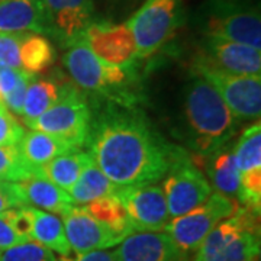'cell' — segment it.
I'll return each mask as SVG.
<instances>
[{
    "instance_id": "6da1fadb",
    "label": "cell",
    "mask_w": 261,
    "mask_h": 261,
    "mask_svg": "<svg viewBox=\"0 0 261 261\" xmlns=\"http://www.w3.org/2000/svg\"><path fill=\"white\" fill-rule=\"evenodd\" d=\"M86 152L119 187L157 183L187 152L168 144L134 105L106 100L92 115Z\"/></svg>"
},
{
    "instance_id": "7a4b0ae2",
    "label": "cell",
    "mask_w": 261,
    "mask_h": 261,
    "mask_svg": "<svg viewBox=\"0 0 261 261\" xmlns=\"http://www.w3.org/2000/svg\"><path fill=\"white\" fill-rule=\"evenodd\" d=\"M183 115L189 142L205 159L224 148L238 125L214 86L199 74H193L185 89Z\"/></svg>"
},
{
    "instance_id": "3957f363",
    "label": "cell",
    "mask_w": 261,
    "mask_h": 261,
    "mask_svg": "<svg viewBox=\"0 0 261 261\" xmlns=\"http://www.w3.org/2000/svg\"><path fill=\"white\" fill-rule=\"evenodd\" d=\"M258 215L240 206L206 235L192 261H255L260 255Z\"/></svg>"
},
{
    "instance_id": "277c9868",
    "label": "cell",
    "mask_w": 261,
    "mask_h": 261,
    "mask_svg": "<svg viewBox=\"0 0 261 261\" xmlns=\"http://www.w3.org/2000/svg\"><path fill=\"white\" fill-rule=\"evenodd\" d=\"M63 63L77 89L83 90L84 94H100L111 102L132 105L125 92L129 82L128 68L130 67L123 68L106 64L97 58L87 45L84 34L67 45Z\"/></svg>"
},
{
    "instance_id": "5b68a950",
    "label": "cell",
    "mask_w": 261,
    "mask_h": 261,
    "mask_svg": "<svg viewBox=\"0 0 261 261\" xmlns=\"http://www.w3.org/2000/svg\"><path fill=\"white\" fill-rule=\"evenodd\" d=\"M202 32L261 51L260 9L250 0H212L202 19Z\"/></svg>"
},
{
    "instance_id": "8992f818",
    "label": "cell",
    "mask_w": 261,
    "mask_h": 261,
    "mask_svg": "<svg viewBox=\"0 0 261 261\" xmlns=\"http://www.w3.org/2000/svg\"><path fill=\"white\" fill-rule=\"evenodd\" d=\"M93 111L86 94L73 86H64L58 102L35 121L27 123L31 130H39L68 141L75 148L84 147Z\"/></svg>"
},
{
    "instance_id": "52a82bcc",
    "label": "cell",
    "mask_w": 261,
    "mask_h": 261,
    "mask_svg": "<svg viewBox=\"0 0 261 261\" xmlns=\"http://www.w3.org/2000/svg\"><path fill=\"white\" fill-rule=\"evenodd\" d=\"M181 20V0H145L126 22L137 58H148L173 38Z\"/></svg>"
},
{
    "instance_id": "ba28073f",
    "label": "cell",
    "mask_w": 261,
    "mask_h": 261,
    "mask_svg": "<svg viewBox=\"0 0 261 261\" xmlns=\"http://www.w3.org/2000/svg\"><path fill=\"white\" fill-rule=\"evenodd\" d=\"M195 74L202 75L215 87L231 111L241 121H258L261 115V75H240L226 73L196 58Z\"/></svg>"
},
{
    "instance_id": "9c48e42d",
    "label": "cell",
    "mask_w": 261,
    "mask_h": 261,
    "mask_svg": "<svg viewBox=\"0 0 261 261\" xmlns=\"http://www.w3.org/2000/svg\"><path fill=\"white\" fill-rule=\"evenodd\" d=\"M237 209L238 203L235 199L214 190L200 206L181 216L170 219L164 232H167L183 251H196L206 235L219 222L232 216Z\"/></svg>"
},
{
    "instance_id": "30bf717a",
    "label": "cell",
    "mask_w": 261,
    "mask_h": 261,
    "mask_svg": "<svg viewBox=\"0 0 261 261\" xmlns=\"http://www.w3.org/2000/svg\"><path fill=\"white\" fill-rule=\"evenodd\" d=\"M163 185L171 219L200 206L214 192L205 173L197 168L189 155L171 167Z\"/></svg>"
},
{
    "instance_id": "8fae6325",
    "label": "cell",
    "mask_w": 261,
    "mask_h": 261,
    "mask_svg": "<svg viewBox=\"0 0 261 261\" xmlns=\"http://www.w3.org/2000/svg\"><path fill=\"white\" fill-rule=\"evenodd\" d=\"M118 197L134 232L164 231L171 219L163 186L157 183L122 187Z\"/></svg>"
},
{
    "instance_id": "7c38bea8",
    "label": "cell",
    "mask_w": 261,
    "mask_h": 261,
    "mask_svg": "<svg viewBox=\"0 0 261 261\" xmlns=\"http://www.w3.org/2000/svg\"><path fill=\"white\" fill-rule=\"evenodd\" d=\"M84 38L94 56L106 64L126 68L137 60L135 41L126 23L92 22Z\"/></svg>"
},
{
    "instance_id": "4fadbf2b",
    "label": "cell",
    "mask_w": 261,
    "mask_h": 261,
    "mask_svg": "<svg viewBox=\"0 0 261 261\" xmlns=\"http://www.w3.org/2000/svg\"><path fill=\"white\" fill-rule=\"evenodd\" d=\"M61 218L65 237L70 243L71 251L75 254L108 250L118 245L125 238L108 225L86 214L82 206H73Z\"/></svg>"
},
{
    "instance_id": "5bb4252c",
    "label": "cell",
    "mask_w": 261,
    "mask_h": 261,
    "mask_svg": "<svg viewBox=\"0 0 261 261\" xmlns=\"http://www.w3.org/2000/svg\"><path fill=\"white\" fill-rule=\"evenodd\" d=\"M196 58L226 73L240 75L261 74L260 49L222 38H203L200 44V53Z\"/></svg>"
},
{
    "instance_id": "9a60e30c",
    "label": "cell",
    "mask_w": 261,
    "mask_h": 261,
    "mask_svg": "<svg viewBox=\"0 0 261 261\" xmlns=\"http://www.w3.org/2000/svg\"><path fill=\"white\" fill-rule=\"evenodd\" d=\"M113 254L116 261H189L187 252L164 231L129 233Z\"/></svg>"
},
{
    "instance_id": "2e32d148",
    "label": "cell",
    "mask_w": 261,
    "mask_h": 261,
    "mask_svg": "<svg viewBox=\"0 0 261 261\" xmlns=\"http://www.w3.org/2000/svg\"><path fill=\"white\" fill-rule=\"evenodd\" d=\"M0 32L51 35L53 25L44 0H0Z\"/></svg>"
},
{
    "instance_id": "e0dca14e",
    "label": "cell",
    "mask_w": 261,
    "mask_h": 261,
    "mask_svg": "<svg viewBox=\"0 0 261 261\" xmlns=\"http://www.w3.org/2000/svg\"><path fill=\"white\" fill-rule=\"evenodd\" d=\"M47 5L53 37L67 47L82 37L93 22V0H44Z\"/></svg>"
},
{
    "instance_id": "ac0fdd59",
    "label": "cell",
    "mask_w": 261,
    "mask_h": 261,
    "mask_svg": "<svg viewBox=\"0 0 261 261\" xmlns=\"http://www.w3.org/2000/svg\"><path fill=\"white\" fill-rule=\"evenodd\" d=\"M25 206H34L49 214H67L75 206L68 193L44 177H32L16 183Z\"/></svg>"
},
{
    "instance_id": "d6986e66",
    "label": "cell",
    "mask_w": 261,
    "mask_h": 261,
    "mask_svg": "<svg viewBox=\"0 0 261 261\" xmlns=\"http://www.w3.org/2000/svg\"><path fill=\"white\" fill-rule=\"evenodd\" d=\"M18 148L23 160L29 166L35 168L45 166L47 163L63 154L79 151V148H75L68 141L39 130L25 132L23 138L19 142Z\"/></svg>"
},
{
    "instance_id": "ffe728a7",
    "label": "cell",
    "mask_w": 261,
    "mask_h": 261,
    "mask_svg": "<svg viewBox=\"0 0 261 261\" xmlns=\"http://www.w3.org/2000/svg\"><path fill=\"white\" fill-rule=\"evenodd\" d=\"M28 207L31 216V240L44 245L53 252H58L61 257L71 254V247L65 237L63 221L54 214L37 209L34 206Z\"/></svg>"
},
{
    "instance_id": "44dd1931",
    "label": "cell",
    "mask_w": 261,
    "mask_h": 261,
    "mask_svg": "<svg viewBox=\"0 0 261 261\" xmlns=\"http://www.w3.org/2000/svg\"><path fill=\"white\" fill-rule=\"evenodd\" d=\"M122 187L113 185L92 160L80 173L75 183L65 190L75 206H83L106 196H118Z\"/></svg>"
},
{
    "instance_id": "7402d4cb",
    "label": "cell",
    "mask_w": 261,
    "mask_h": 261,
    "mask_svg": "<svg viewBox=\"0 0 261 261\" xmlns=\"http://www.w3.org/2000/svg\"><path fill=\"white\" fill-rule=\"evenodd\" d=\"M63 90L64 86H60L54 80L35 79L32 75L22 108L20 118L23 119V123L27 125L29 122L35 121L41 115L47 112L49 108H53L61 97Z\"/></svg>"
},
{
    "instance_id": "603a6c76",
    "label": "cell",
    "mask_w": 261,
    "mask_h": 261,
    "mask_svg": "<svg viewBox=\"0 0 261 261\" xmlns=\"http://www.w3.org/2000/svg\"><path fill=\"white\" fill-rule=\"evenodd\" d=\"M90 161L92 157L86 151L79 149L67 152L39 167V176L47 178L48 181L54 183L56 186L61 187L63 190H68Z\"/></svg>"
},
{
    "instance_id": "cb8c5ba5",
    "label": "cell",
    "mask_w": 261,
    "mask_h": 261,
    "mask_svg": "<svg viewBox=\"0 0 261 261\" xmlns=\"http://www.w3.org/2000/svg\"><path fill=\"white\" fill-rule=\"evenodd\" d=\"M224 148L207 157L211 159L206 166L209 176L207 180L215 192H219L228 197H237L240 189V171L235 164L232 151Z\"/></svg>"
},
{
    "instance_id": "d4e9b609",
    "label": "cell",
    "mask_w": 261,
    "mask_h": 261,
    "mask_svg": "<svg viewBox=\"0 0 261 261\" xmlns=\"http://www.w3.org/2000/svg\"><path fill=\"white\" fill-rule=\"evenodd\" d=\"M56 61V49L44 35L27 34L20 45V65L28 74H38Z\"/></svg>"
},
{
    "instance_id": "484cf974",
    "label": "cell",
    "mask_w": 261,
    "mask_h": 261,
    "mask_svg": "<svg viewBox=\"0 0 261 261\" xmlns=\"http://www.w3.org/2000/svg\"><path fill=\"white\" fill-rule=\"evenodd\" d=\"M82 209L86 214L93 216L99 222L108 225L113 231H116L123 237H128L129 233L134 232L125 212V207L118 196H106L96 199L93 202L82 206Z\"/></svg>"
},
{
    "instance_id": "4316f807",
    "label": "cell",
    "mask_w": 261,
    "mask_h": 261,
    "mask_svg": "<svg viewBox=\"0 0 261 261\" xmlns=\"http://www.w3.org/2000/svg\"><path fill=\"white\" fill-rule=\"evenodd\" d=\"M233 159L240 174L261 170V125L257 121L244 130L233 147Z\"/></svg>"
},
{
    "instance_id": "83f0119b",
    "label": "cell",
    "mask_w": 261,
    "mask_h": 261,
    "mask_svg": "<svg viewBox=\"0 0 261 261\" xmlns=\"http://www.w3.org/2000/svg\"><path fill=\"white\" fill-rule=\"evenodd\" d=\"M32 177H41L39 168L29 166L18 147H0V178L19 183Z\"/></svg>"
},
{
    "instance_id": "f1b7e54d",
    "label": "cell",
    "mask_w": 261,
    "mask_h": 261,
    "mask_svg": "<svg viewBox=\"0 0 261 261\" xmlns=\"http://www.w3.org/2000/svg\"><path fill=\"white\" fill-rule=\"evenodd\" d=\"M0 261H58V258L44 245L28 241L0 251Z\"/></svg>"
},
{
    "instance_id": "f546056e",
    "label": "cell",
    "mask_w": 261,
    "mask_h": 261,
    "mask_svg": "<svg viewBox=\"0 0 261 261\" xmlns=\"http://www.w3.org/2000/svg\"><path fill=\"white\" fill-rule=\"evenodd\" d=\"M23 135V125L5 106H0V147H18Z\"/></svg>"
},
{
    "instance_id": "4dcf8cb0",
    "label": "cell",
    "mask_w": 261,
    "mask_h": 261,
    "mask_svg": "<svg viewBox=\"0 0 261 261\" xmlns=\"http://www.w3.org/2000/svg\"><path fill=\"white\" fill-rule=\"evenodd\" d=\"M27 34L0 32V63L16 70H22L20 65V45Z\"/></svg>"
},
{
    "instance_id": "1f68e13d",
    "label": "cell",
    "mask_w": 261,
    "mask_h": 261,
    "mask_svg": "<svg viewBox=\"0 0 261 261\" xmlns=\"http://www.w3.org/2000/svg\"><path fill=\"white\" fill-rule=\"evenodd\" d=\"M13 209H8L0 214V251L31 241L28 237L22 235L16 229L13 222Z\"/></svg>"
},
{
    "instance_id": "d6a6232c",
    "label": "cell",
    "mask_w": 261,
    "mask_h": 261,
    "mask_svg": "<svg viewBox=\"0 0 261 261\" xmlns=\"http://www.w3.org/2000/svg\"><path fill=\"white\" fill-rule=\"evenodd\" d=\"M32 79V74L23 75L20 79V82L16 84V87L10 92L5 100H3V105L5 108L9 111L10 113L13 115H18V116H22V108H23V100H25V94H27V89H28V84Z\"/></svg>"
},
{
    "instance_id": "836d02e7",
    "label": "cell",
    "mask_w": 261,
    "mask_h": 261,
    "mask_svg": "<svg viewBox=\"0 0 261 261\" xmlns=\"http://www.w3.org/2000/svg\"><path fill=\"white\" fill-rule=\"evenodd\" d=\"M27 74L23 70H16L0 63V102L3 103L5 97L16 87L20 79Z\"/></svg>"
},
{
    "instance_id": "e575fe53",
    "label": "cell",
    "mask_w": 261,
    "mask_h": 261,
    "mask_svg": "<svg viewBox=\"0 0 261 261\" xmlns=\"http://www.w3.org/2000/svg\"><path fill=\"white\" fill-rule=\"evenodd\" d=\"M20 206H25V203L19 195L16 183L6 181L5 186L0 187V214L8 211V209L20 207Z\"/></svg>"
},
{
    "instance_id": "d590c367",
    "label": "cell",
    "mask_w": 261,
    "mask_h": 261,
    "mask_svg": "<svg viewBox=\"0 0 261 261\" xmlns=\"http://www.w3.org/2000/svg\"><path fill=\"white\" fill-rule=\"evenodd\" d=\"M58 261H116L113 251H106V250H100V251H90L84 252V254H75L71 252L70 255H64Z\"/></svg>"
},
{
    "instance_id": "8d00e7d4",
    "label": "cell",
    "mask_w": 261,
    "mask_h": 261,
    "mask_svg": "<svg viewBox=\"0 0 261 261\" xmlns=\"http://www.w3.org/2000/svg\"><path fill=\"white\" fill-rule=\"evenodd\" d=\"M5 183H6V181H5V180H2V178H0V187H3V186H5Z\"/></svg>"
},
{
    "instance_id": "74e56055",
    "label": "cell",
    "mask_w": 261,
    "mask_h": 261,
    "mask_svg": "<svg viewBox=\"0 0 261 261\" xmlns=\"http://www.w3.org/2000/svg\"><path fill=\"white\" fill-rule=\"evenodd\" d=\"M0 106H5V105H3V103H2V102H0Z\"/></svg>"
}]
</instances>
